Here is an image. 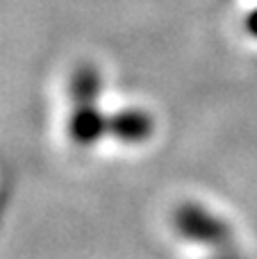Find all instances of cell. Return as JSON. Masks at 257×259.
<instances>
[{
    "label": "cell",
    "instance_id": "4",
    "mask_svg": "<svg viewBox=\"0 0 257 259\" xmlns=\"http://www.w3.org/2000/svg\"><path fill=\"white\" fill-rule=\"evenodd\" d=\"M100 94V75L96 68L82 66L75 71L71 82V96L77 105H94Z\"/></svg>",
    "mask_w": 257,
    "mask_h": 259
},
{
    "label": "cell",
    "instance_id": "2",
    "mask_svg": "<svg viewBox=\"0 0 257 259\" xmlns=\"http://www.w3.org/2000/svg\"><path fill=\"white\" fill-rule=\"evenodd\" d=\"M153 116L141 109H121L107 118V134L121 143H144L153 134Z\"/></svg>",
    "mask_w": 257,
    "mask_h": 259
},
{
    "label": "cell",
    "instance_id": "1",
    "mask_svg": "<svg viewBox=\"0 0 257 259\" xmlns=\"http://www.w3.org/2000/svg\"><path fill=\"white\" fill-rule=\"evenodd\" d=\"M173 228L185 241L226 250L232 241V228L226 219L194 200L180 202L173 211Z\"/></svg>",
    "mask_w": 257,
    "mask_h": 259
},
{
    "label": "cell",
    "instance_id": "5",
    "mask_svg": "<svg viewBox=\"0 0 257 259\" xmlns=\"http://www.w3.org/2000/svg\"><path fill=\"white\" fill-rule=\"evenodd\" d=\"M248 27H250V32H253V34H257V12L248 18Z\"/></svg>",
    "mask_w": 257,
    "mask_h": 259
},
{
    "label": "cell",
    "instance_id": "3",
    "mask_svg": "<svg viewBox=\"0 0 257 259\" xmlns=\"http://www.w3.org/2000/svg\"><path fill=\"white\" fill-rule=\"evenodd\" d=\"M107 134V118L94 105H77L68 118V137L77 146H91Z\"/></svg>",
    "mask_w": 257,
    "mask_h": 259
},
{
    "label": "cell",
    "instance_id": "6",
    "mask_svg": "<svg viewBox=\"0 0 257 259\" xmlns=\"http://www.w3.org/2000/svg\"><path fill=\"white\" fill-rule=\"evenodd\" d=\"M212 259H239V257L228 255V252H219V255H217V257H212Z\"/></svg>",
    "mask_w": 257,
    "mask_h": 259
}]
</instances>
